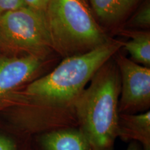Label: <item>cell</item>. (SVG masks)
<instances>
[{"label": "cell", "mask_w": 150, "mask_h": 150, "mask_svg": "<svg viewBox=\"0 0 150 150\" xmlns=\"http://www.w3.org/2000/svg\"><path fill=\"white\" fill-rule=\"evenodd\" d=\"M45 16L52 51L64 58L88 52L111 40L86 0H50Z\"/></svg>", "instance_id": "obj_3"}, {"label": "cell", "mask_w": 150, "mask_h": 150, "mask_svg": "<svg viewBox=\"0 0 150 150\" xmlns=\"http://www.w3.org/2000/svg\"><path fill=\"white\" fill-rule=\"evenodd\" d=\"M111 39L86 53L65 57L51 72L31 81L21 97L37 134L76 127L75 106L97 70L122 48Z\"/></svg>", "instance_id": "obj_1"}, {"label": "cell", "mask_w": 150, "mask_h": 150, "mask_svg": "<svg viewBox=\"0 0 150 150\" xmlns=\"http://www.w3.org/2000/svg\"><path fill=\"white\" fill-rule=\"evenodd\" d=\"M126 150H144L142 146L137 142H130Z\"/></svg>", "instance_id": "obj_15"}, {"label": "cell", "mask_w": 150, "mask_h": 150, "mask_svg": "<svg viewBox=\"0 0 150 150\" xmlns=\"http://www.w3.org/2000/svg\"><path fill=\"white\" fill-rule=\"evenodd\" d=\"M0 150H18V146L11 137L0 134Z\"/></svg>", "instance_id": "obj_13"}, {"label": "cell", "mask_w": 150, "mask_h": 150, "mask_svg": "<svg viewBox=\"0 0 150 150\" xmlns=\"http://www.w3.org/2000/svg\"><path fill=\"white\" fill-rule=\"evenodd\" d=\"M117 138L137 142L144 150H150V110L136 114L120 113Z\"/></svg>", "instance_id": "obj_8"}, {"label": "cell", "mask_w": 150, "mask_h": 150, "mask_svg": "<svg viewBox=\"0 0 150 150\" xmlns=\"http://www.w3.org/2000/svg\"><path fill=\"white\" fill-rule=\"evenodd\" d=\"M27 6L23 0H0V16L8 11Z\"/></svg>", "instance_id": "obj_12"}, {"label": "cell", "mask_w": 150, "mask_h": 150, "mask_svg": "<svg viewBox=\"0 0 150 150\" xmlns=\"http://www.w3.org/2000/svg\"><path fill=\"white\" fill-rule=\"evenodd\" d=\"M23 1L26 3V4L31 8L45 12L50 0H23Z\"/></svg>", "instance_id": "obj_14"}, {"label": "cell", "mask_w": 150, "mask_h": 150, "mask_svg": "<svg viewBox=\"0 0 150 150\" xmlns=\"http://www.w3.org/2000/svg\"><path fill=\"white\" fill-rule=\"evenodd\" d=\"M48 57L22 54L0 56V102L15 90L41 76Z\"/></svg>", "instance_id": "obj_6"}, {"label": "cell", "mask_w": 150, "mask_h": 150, "mask_svg": "<svg viewBox=\"0 0 150 150\" xmlns=\"http://www.w3.org/2000/svg\"><path fill=\"white\" fill-rule=\"evenodd\" d=\"M119 52L113 56L120 76L119 112L136 114L149 110L150 67L135 63Z\"/></svg>", "instance_id": "obj_5"}, {"label": "cell", "mask_w": 150, "mask_h": 150, "mask_svg": "<svg viewBox=\"0 0 150 150\" xmlns=\"http://www.w3.org/2000/svg\"><path fill=\"white\" fill-rule=\"evenodd\" d=\"M0 51L48 57L53 51L45 12L25 6L1 15Z\"/></svg>", "instance_id": "obj_4"}, {"label": "cell", "mask_w": 150, "mask_h": 150, "mask_svg": "<svg viewBox=\"0 0 150 150\" xmlns=\"http://www.w3.org/2000/svg\"><path fill=\"white\" fill-rule=\"evenodd\" d=\"M141 0H87L98 23L112 27L125 20Z\"/></svg>", "instance_id": "obj_9"}, {"label": "cell", "mask_w": 150, "mask_h": 150, "mask_svg": "<svg viewBox=\"0 0 150 150\" xmlns=\"http://www.w3.org/2000/svg\"><path fill=\"white\" fill-rule=\"evenodd\" d=\"M131 27L139 29H149L150 27V4L146 0L139 7L129 22Z\"/></svg>", "instance_id": "obj_11"}, {"label": "cell", "mask_w": 150, "mask_h": 150, "mask_svg": "<svg viewBox=\"0 0 150 150\" xmlns=\"http://www.w3.org/2000/svg\"><path fill=\"white\" fill-rule=\"evenodd\" d=\"M39 150H92L88 142L76 127H62L38 134Z\"/></svg>", "instance_id": "obj_7"}, {"label": "cell", "mask_w": 150, "mask_h": 150, "mask_svg": "<svg viewBox=\"0 0 150 150\" xmlns=\"http://www.w3.org/2000/svg\"><path fill=\"white\" fill-rule=\"evenodd\" d=\"M120 94V76L112 57L95 73L75 106L76 127L92 150H114Z\"/></svg>", "instance_id": "obj_2"}, {"label": "cell", "mask_w": 150, "mask_h": 150, "mask_svg": "<svg viewBox=\"0 0 150 150\" xmlns=\"http://www.w3.org/2000/svg\"><path fill=\"white\" fill-rule=\"evenodd\" d=\"M122 47L128 52L131 60L138 64L150 67V33L136 31L131 39L123 42Z\"/></svg>", "instance_id": "obj_10"}]
</instances>
